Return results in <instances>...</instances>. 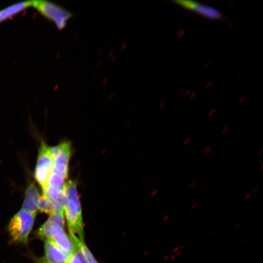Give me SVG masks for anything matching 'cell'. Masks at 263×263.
<instances>
[{"label": "cell", "mask_w": 263, "mask_h": 263, "mask_svg": "<svg viewBox=\"0 0 263 263\" xmlns=\"http://www.w3.org/2000/svg\"><path fill=\"white\" fill-rule=\"evenodd\" d=\"M41 15L54 23L56 28L64 29L73 14L60 5L45 0H32V6Z\"/></svg>", "instance_id": "1"}, {"label": "cell", "mask_w": 263, "mask_h": 263, "mask_svg": "<svg viewBox=\"0 0 263 263\" xmlns=\"http://www.w3.org/2000/svg\"><path fill=\"white\" fill-rule=\"evenodd\" d=\"M35 217L36 215L22 209L14 216L8 225L10 236L14 242L24 244L27 242Z\"/></svg>", "instance_id": "2"}, {"label": "cell", "mask_w": 263, "mask_h": 263, "mask_svg": "<svg viewBox=\"0 0 263 263\" xmlns=\"http://www.w3.org/2000/svg\"><path fill=\"white\" fill-rule=\"evenodd\" d=\"M170 1L186 10L208 19L219 21L225 19V15L218 9L198 2L186 0H172Z\"/></svg>", "instance_id": "3"}, {"label": "cell", "mask_w": 263, "mask_h": 263, "mask_svg": "<svg viewBox=\"0 0 263 263\" xmlns=\"http://www.w3.org/2000/svg\"><path fill=\"white\" fill-rule=\"evenodd\" d=\"M45 256L38 259L37 263H68L71 257L51 240H45Z\"/></svg>", "instance_id": "4"}, {"label": "cell", "mask_w": 263, "mask_h": 263, "mask_svg": "<svg viewBox=\"0 0 263 263\" xmlns=\"http://www.w3.org/2000/svg\"><path fill=\"white\" fill-rule=\"evenodd\" d=\"M70 234L77 233L80 240L83 241V230L82 217L79 216L74 202L69 200L67 205L64 207Z\"/></svg>", "instance_id": "5"}, {"label": "cell", "mask_w": 263, "mask_h": 263, "mask_svg": "<svg viewBox=\"0 0 263 263\" xmlns=\"http://www.w3.org/2000/svg\"><path fill=\"white\" fill-rule=\"evenodd\" d=\"M52 240L56 245L70 256L75 252V247L71 237L63 230V227L54 225L52 229Z\"/></svg>", "instance_id": "6"}, {"label": "cell", "mask_w": 263, "mask_h": 263, "mask_svg": "<svg viewBox=\"0 0 263 263\" xmlns=\"http://www.w3.org/2000/svg\"><path fill=\"white\" fill-rule=\"evenodd\" d=\"M71 155V148L68 142L63 143L61 152L54 160V169L65 179L68 177V163Z\"/></svg>", "instance_id": "7"}, {"label": "cell", "mask_w": 263, "mask_h": 263, "mask_svg": "<svg viewBox=\"0 0 263 263\" xmlns=\"http://www.w3.org/2000/svg\"><path fill=\"white\" fill-rule=\"evenodd\" d=\"M64 224L63 214H53L38 229L37 233V236L43 240H52V229L53 226L58 225L63 227Z\"/></svg>", "instance_id": "8"}, {"label": "cell", "mask_w": 263, "mask_h": 263, "mask_svg": "<svg viewBox=\"0 0 263 263\" xmlns=\"http://www.w3.org/2000/svg\"><path fill=\"white\" fill-rule=\"evenodd\" d=\"M40 196L36 186L32 183L27 187L25 197L22 204V209L36 216Z\"/></svg>", "instance_id": "9"}, {"label": "cell", "mask_w": 263, "mask_h": 263, "mask_svg": "<svg viewBox=\"0 0 263 263\" xmlns=\"http://www.w3.org/2000/svg\"><path fill=\"white\" fill-rule=\"evenodd\" d=\"M32 0L17 2L0 10V23L11 18L28 7L32 6Z\"/></svg>", "instance_id": "10"}, {"label": "cell", "mask_w": 263, "mask_h": 263, "mask_svg": "<svg viewBox=\"0 0 263 263\" xmlns=\"http://www.w3.org/2000/svg\"><path fill=\"white\" fill-rule=\"evenodd\" d=\"M54 169V165L37 162L35 177L42 188L48 185L49 176Z\"/></svg>", "instance_id": "11"}, {"label": "cell", "mask_w": 263, "mask_h": 263, "mask_svg": "<svg viewBox=\"0 0 263 263\" xmlns=\"http://www.w3.org/2000/svg\"><path fill=\"white\" fill-rule=\"evenodd\" d=\"M76 185V184L74 181L70 180L66 181L64 193L67 197L68 200H71L74 202L76 206L79 216L82 217L81 207L78 197Z\"/></svg>", "instance_id": "12"}, {"label": "cell", "mask_w": 263, "mask_h": 263, "mask_svg": "<svg viewBox=\"0 0 263 263\" xmlns=\"http://www.w3.org/2000/svg\"><path fill=\"white\" fill-rule=\"evenodd\" d=\"M65 180L66 179L53 169L49 176L48 185L58 188L64 193L66 183Z\"/></svg>", "instance_id": "13"}, {"label": "cell", "mask_w": 263, "mask_h": 263, "mask_svg": "<svg viewBox=\"0 0 263 263\" xmlns=\"http://www.w3.org/2000/svg\"><path fill=\"white\" fill-rule=\"evenodd\" d=\"M42 188L43 196L48 200L58 201L60 202L61 198L63 193L59 189L48 185Z\"/></svg>", "instance_id": "14"}, {"label": "cell", "mask_w": 263, "mask_h": 263, "mask_svg": "<svg viewBox=\"0 0 263 263\" xmlns=\"http://www.w3.org/2000/svg\"><path fill=\"white\" fill-rule=\"evenodd\" d=\"M38 209L41 212L49 214L50 215L54 214L53 207L50 200L44 196H41L39 197Z\"/></svg>", "instance_id": "15"}, {"label": "cell", "mask_w": 263, "mask_h": 263, "mask_svg": "<svg viewBox=\"0 0 263 263\" xmlns=\"http://www.w3.org/2000/svg\"><path fill=\"white\" fill-rule=\"evenodd\" d=\"M79 248L84 255L87 263H97L94 258L84 244L83 241H81L79 245Z\"/></svg>", "instance_id": "16"}, {"label": "cell", "mask_w": 263, "mask_h": 263, "mask_svg": "<svg viewBox=\"0 0 263 263\" xmlns=\"http://www.w3.org/2000/svg\"><path fill=\"white\" fill-rule=\"evenodd\" d=\"M68 263H82L81 261L73 253L69 258Z\"/></svg>", "instance_id": "17"}, {"label": "cell", "mask_w": 263, "mask_h": 263, "mask_svg": "<svg viewBox=\"0 0 263 263\" xmlns=\"http://www.w3.org/2000/svg\"><path fill=\"white\" fill-rule=\"evenodd\" d=\"M229 126H230V123H226L225 125V126L223 127V130L222 131V132H221L222 134H224L227 132V131L228 130L229 128Z\"/></svg>", "instance_id": "18"}, {"label": "cell", "mask_w": 263, "mask_h": 263, "mask_svg": "<svg viewBox=\"0 0 263 263\" xmlns=\"http://www.w3.org/2000/svg\"><path fill=\"white\" fill-rule=\"evenodd\" d=\"M212 150L211 148L209 146H206L203 150V152L206 154H208Z\"/></svg>", "instance_id": "19"}, {"label": "cell", "mask_w": 263, "mask_h": 263, "mask_svg": "<svg viewBox=\"0 0 263 263\" xmlns=\"http://www.w3.org/2000/svg\"><path fill=\"white\" fill-rule=\"evenodd\" d=\"M190 140V137L188 136V137L183 142V145L186 146L187 145Z\"/></svg>", "instance_id": "20"}, {"label": "cell", "mask_w": 263, "mask_h": 263, "mask_svg": "<svg viewBox=\"0 0 263 263\" xmlns=\"http://www.w3.org/2000/svg\"><path fill=\"white\" fill-rule=\"evenodd\" d=\"M218 153V150H215L214 152H213V153H212V155L213 156H216V155Z\"/></svg>", "instance_id": "21"}, {"label": "cell", "mask_w": 263, "mask_h": 263, "mask_svg": "<svg viewBox=\"0 0 263 263\" xmlns=\"http://www.w3.org/2000/svg\"><path fill=\"white\" fill-rule=\"evenodd\" d=\"M196 182L195 181H194V182H192V183L190 184V186H189L190 187V188L193 187L196 184Z\"/></svg>", "instance_id": "22"}, {"label": "cell", "mask_w": 263, "mask_h": 263, "mask_svg": "<svg viewBox=\"0 0 263 263\" xmlns=\"http://www.w3.org/2000/svg\"><path fill=\"white\" fill-rule=\"evenodd\" d=\"M263 149L262 148H261L258 151L257 154L258 155H260L262 153V152H263Z\"/></svg>", "instance_id": "23"}, {"label": "cell", "mask_w": 263, "mask_h": 263, "mask_svg": "<svg viewBox=\"0 0 263 263\" xmlns=\"http://www.w3.org/2000/svg\"><path fill=\"white\" fill-rule=\"evenodd\" d=\"M219 167H220V165H219V164L217 165L214 167V169L215 170H217V169L219 168Z\"/></svg>", "instance_id": "24"}, {"label": "cell", "mask_w": 263, "mask_h": 263, "mask_svg": "<svg viewBox=\"0 0 263 263\" xmlns=\"http://www.w3.org/2000/svg\"><path fill=\"white\" fill-rule=\"evenodd\" d=\"M214 113V111H212L211 112H210L209 113H208V115L209 116H211Z\"/></svg>", "instance_id": "25"}, {"label": "cell", "mask_w": 263, "mask_h": 263, "mask_svg": "<svg viewBox=\"0 0 263 263\" xmlns=\"http://www.w3.org/2000/svg\"><path fill=\"white\" fill-rule=\"evenodd\" d=\"M258 189V188L256 187L252 191L253 192H254L255 191H256L257 190V189Z\"/></svg>", "instance_id": "26"}]
</instances>
